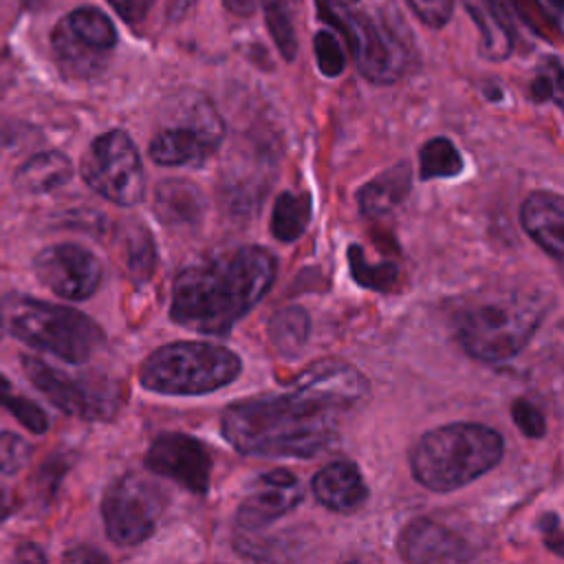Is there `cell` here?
I'll return each mask as SVG.
<instances>
[{
    "label": "cell",
    "mask_w": 564,
    "mask_h": 564,
    "mask_svg": "<svg viewBox=\"0 0 564 564\" xmlns=\"http://www.w3.org/2000/svg\"><path fill=\"white\" fill-rule=\"evenodd\" d=\"M242 370L240 357L212 341H172L152 350L141 368L139 381L145 390L167 397H192L216 392L231 383Z\"/></svg>",
    "instance_id": "cell-6"
},
{
    "label": "cell",
    "mask_w": 564,
    "mask_h": 564,
    "mask_svg": "<svg viewBox=\"0 0 564 564\" xmlns=\"http://www.w3.org/2000/svg\"><path fill=\"white\" fill-rule=\"evenodd\" d=\"M414 15L432 29H441L449 22L454 11V0H405Z\"/></svg>",
    "instance_id": "cell-34"
},
{
    "label": "cell",
    "mask_w": 564,
    "mask_h": 564,
    "mask_svg": "<svg viewBox=\"0 0 564 564\" xmlns=\"http://www.w3.org/2000/svg\"><path fill=\"white\" fill-rule=\"evenodd\" d=\"M29 381L62 412L86 421H108L121 405V390L108 379L68 377L37 357H22Z\"/></svg>",
    "instance_id": "cell-12"
},
{
    "label": "cell",
    "mask_w": 564,
    "mask_h": 564,
    "mask_svg": "<svg viewBox=\"0 0 564 564\" xmlns=\"http://www.w3.org/2000/svg\"><path fill=\"white\" fill-rule=\"evenodd\" d=\"M15 511V500H13V494L2 489L0 487V522L7 520L11 513Z\"/></svg>",
    "instance_id": "cell-40"
},
{
    "label": "cell",
    "mask_w": 564,
    "mask_h": 564,
    "mask_svg": "<svg viewBox=\"0 0 564 564\" xmlns=\"http://www.w3.org/2000/svg\"><path fill=\"white\" fill-rule=\"evenodd\" d=\"M359 0H328V4L333 7V9H348V7H352V4H357Z\"/></svg>",
    "instance_id": "cell-42"
},
{
    "label": "cell",
    "mask_w": 564,
    "mask_h": 564,
    "mask_svg": "<svg viewBox=\"0 0 564 564\" xmlns=\"http://www.w3.org/2000/svg\"><path fill=\"white\" fill-rule=\"evenodd\" d=\"M167 507L163 487L141 474L119 476L104 494L101 518L108 538L119 546H134L148 540Z\"/></svg>",
    "instance_id": "cell-11"
},
{
    "label": "cell",
    "mask_w": 564,
    "mask_h": 564,
    "mask_svg": "<svg viewBox=\"0 0 564 564\" xmlns=\"http://www.w3.org/2000/svg\"><path fill=\"white\" fill-rule=\"evenodd\" d=\"M154 258H156V251L150 234L145 231V227H137V231L126 238L128 271L137 280H145L154 269Z\"/></svg>",
    "instance_id": "cell-29"
},
{
    "label": "cell",
    "mask_w": 564,
    "mask_h": 564,
    "mask_svg": "<svg viewBox=\"0 0 564 564\" xmlns=\"http://www.w3.org/2000/svg\"><path fill=\"white\" fill-rule=\"evenodd\" d=\"M194 4H196V0H167V20L170 22L183 20Z\"/></svg>",
    "instance_id": "cell-38"
},
{
    "label": "cell",
    "mask_w": 564,
    "mask_h": 564,
    "mask_svg": "<svg viewBox=\"0 0 564 564\" xmlns=\"http://www.w3.org/2000/svg\"><path fill=\"white\" fill-rule=\"evenodd\" d=\"M410 185H412V170L403 161L381 172L377 178L366 183L357 194L361 214L368 218L388 216L408 196Z\"/></svg>",
    "instance_id": "cell-21"
},
{
    "label": "cell",
    "mask_w": 564,
    "mask_h": 564,
    "mask_svg": "<svg viewBox=\"0 0 564 564\" xmlns=\"http://www.w3.org/2000/svg\"><path fill=\"white\" fill-rule=\"evenodd\" d=\"M469 18L476 22L480 40L478 51L491 62H502L513 51V26L498 0H463Z\"/></svg>",
    "instance_id": "cell-19"
},
{
    "label": "cell",
    "mask_w": 564,
    "mask_h": 564,
    "mask_svg": "<svg viewBox=\"0 0 564 564\" xmlns=\"http://www.w3.org/2000/svg\"><path fill=\"white\" fill-rule=\"evenodd\" d=\"M311 333V317L302 306H286L275 311L269 319V339L282 357L300 352Z\"/></svg>",
    "instance_id": "cell-24"
},
{
    "label": "cell",
    "mask_w": 564,
    "mask_h": 564,
    "mask_svg": "<svg viewBox=\"0 0 564 564\" xmlns=\"http://www.w3.org/2000/svg\"><path fill=\"white\" fill-rule=\"evenodd\" d=\"M108 4L115 9V13L128 22V24H139L145 20L150 13L154 0H108Z\"/></svg>",
    "instance_id": "cell-35"
},
{
    "label": "cell",
    "mask_w": 564,
    "mask_h": 564,
    "mask_svg": "<svg viewBox=\"0 0 564 564\" xmlns=\"http://www.w3.org/2000/svg\"><path fill=\"white\" fill-rule=\"evenodd\" d=\"M264 18L269 33L286 62L295 59L297 53V35H295V18H297V0H262Z\"/></svg>",
    "instance_id": "cell-25"
},
{
    "label": "cell",
    "mask_w": 564,
    "mask_h": 564,
    "mask_svg": "<svg viewBox=\"0 0 564 564\" xmlns=\"http://www.w3.org/2000/svg\"><path fill=\"white\" fill-rule=\"evenodd\" d=\"M399 555L412 564L432 562H467L474 557L471 546L452 529L430 520L414 518L397 538Z\"/></svg>",
    "instance_id": "cell-16"
},
{
    "label": "cell",
    "mask_w": 564,
    "mask_h": 564,
    "mask_svg": "<svg viewBox=\"0 0 564 564\" xmlns=\"http://www.w3.org/2000/svg\"><path fill=\"white\" fill-rule=\"evenodd\" d=\"M156 218L170 227L196 225L205 214V198L198 185L185 178H167L154 194Z\"/></svg>",
    "instance_id": "cell-20"
},
{
    "label": "cell",
    "mask_w": 564,
    "mask_h": 564,
    "mask_svg": "<svg viewBox=\"0 0 564 564\" xmlns=\"http://www.w3.org/2000/svg\"><path fill=\"white\" fill-rule=\"evenodd\" d=\"M225 123L214 104L200 93L174 99L170 119L150 139V159L165 167L200 165L220 145Z\"/></svg>",
    "instance_id": "cell-8"
},
{
    "label": "cell",
    "mask_w": 564,
    "mask_h": 564,
    "mask_svg": "<svg viewBox=\"0 0 564 564\" xmlns=\"http://www.w3.org/2000/svg\"><path fill=\"white\" fill-rule=\"evenodd\" d=\"M531 97L535 101H555L562 106V64L557 57L544 59L535 79L531 82Z\"/></svg>",
    "instance_id": "cell-31"
},
{
    "label": "cell",
    "mask_w": 564,
    "mask_h": 564,
    "mask_svg": "<svg viewBox=\"0 0 564 564\" xmlns=\"http://www.w3.org/2000/svg\"><path fill=\"white\" fill-rule=\"evenodd\" d=\"M339 29L350 42L357 70L368 82L394 84L410 70L414 62L412 35L392 4L346 13Z\"/></svg>",
    "instance_id": "cell-7"
},
{
    "label": "cell",
    "mask_w": 564,
    "mask_h": 564,
    "mask_svg": "<svg viewBox=\"0 0 564 564\" xmlns=\"http://www.w3.org/2000/svg\"><path fill=\"white\" fill-rule=\"evenodd\" d=\"M348 260H350V273L357 280V284L372 289V291H388L397 278L399 271L392 262H379V264H368L364 251L359 245H350L348 249Z\"/></svg>",
    "instance_id": "cell-28"
},
{
    "label": "cell",
    "mask_w": 564,
    "mask_h": 564,
    "mask_svg": "<svg viewBox=\"0 0 564 564\" xmlns=\"http://www.w3.org/2000/svg\"><path fill=\"white\" fill-rule=\"evenodd\" d=\"M275 271V258L258 245L192 264L174 278L170 317L194 333L227 335L264 297Z\"/></svg>",
    "instance_id": "cell-2"
},
{
    "label": "cell",
    "mask_w": 564,
    "mask_h": 564,
    "mask_svg": "<svg viewBox=\"0 0 564 564\" xmlns=\"http://www.w3.org/2000/svg\"><path fill=\"white\" fill-rule=\"evenodd\" d=\"M544 317V300L524 289H489L467 300L454 315L463 350L487 364L516 357L531 341Z\"/></svg>",
    "instance_id": "cell-3"
},
{
    "label": "cell",
    "mask_w": 564,
    "mask_h": 564,
    "mask_svg": "<svg viewBox=\"0 0 564 564\" xmlns=\"http://www.w3.org/2000/svg\"><path fill=\"white\" fill-rule=\"evenodd\" d=\"M82 178L106 200L130 207L143 198L145 176L134 141L123 130L99 134L79 163Z\"/></svg>",
    "instance_id": "cell-10"
},
{
    "label": "cell",
    "mask_w": 564,
    "mask_h": 564,
    "mask_svg": "<svg viewBox=\"0 0 564 564\" xmlns=\"http://www.w3.org/2000/svg\"><path fill=\"white\" fill-rule=\"evenodd\" d=\"M511 416L518 425V430L529 438H542L546 434V421L540 408H535L527 399H516L511 405Z\"/></svg>",
    "instance_id": "cell-33"
},
{
    "label": "cell",
    "mask_w": 564,
    "mask_h": 564,
    "mask_svg": "<svg viewBox=\"0 0 564 564\" xmlns=\"http://www.w3.org/2000/svg\"><path fill=\"white\" fill-rule=\"evenodd\" d=\"M145 469L170 478L192 494H205L209 489L212 456L207 447L181 432L159 434L145 452Z\"/></svg>",
    "instance_id": "cell-14"
},
{
    "label": "cell",
    "mask_w": 564,
    "mask_h": 564,
    "mask_svg": "<svg viewBox=\"0 0 564 564\" xmlns=\"http://www.w3.org/2000/svg\"><path fill=\"white\" fill-rule=\"evenodd\" d=\"M313 48H315V59L317 68L326 77H337L346 68V55L339 44V37L326 29L317 31L313 37Z\"/></svg>",
    "instance_id": "cell-30"
},
{
    "label": "cell",
    "mask_w": 564,
    "mask_h": 564,
    "mask_svg": "<svg viewBox=\"0 0 564 564\" xmlns=\"http://www.w3.org/2000/svg\"><path fill=\"white\" fill-rule=\"evenodd\" d=\"M37 280L64 300H88L101 284V262L86 247L62 242L44 247L35 260Z\"/></svg>",
    "instance_id": "cell-13"
},
{
    "label": "cell",
    "mask_w": 564,
    "mask_h": 564,
    "mask_svg": "<svg viewBox=\"0 0 564 564\" xmlns=\"http://www.w3.org/2000/svg\"><path fill=\"white\" fill-rule=\"evenodd\" d=\"M73 176V163L64 152L48 150L24 161L13 176V183L24 194H46L62 187Z\"/></svg>",
    "instance_id": "cell-22"
},
{
    "label": "cell",
    "mask_w": 564,
    "mask_h": 564,
    "mask_svg": "<svg viewBox=\"0 0 564 564\" xmlns=\"http://www.w3.org/2000/svg\"><path fill=\"white\" fill-rule=\"evenodd\" d=\"M522 229L555 260L564 256V200L555 192H533L520 209Z\"/></svg>",
    "instance_id": "cell-18"
},
{
    "label": "cell",
    "mask_w": 564,
    "mask_h": 564,
    "mask_svg": "<svg viewBox=\"0 0 564 564\" xmlns=\"http://www.w3.org/2000/svg\"><path fill=\"white\" fill-rule=\"evenodd\" d=\"M0 408H4L20 425H24L33 434H44L48 430V419L44 410L29 397L20 394L4 375H0Z\"/></svg>",
    "instance_id": "cell-27"
},
{
    "label": "cell",
    "mask_w": 564,
    "mask_h": 564,
    "mask_svg": "<svg viewBox=\"0 0 564 564\" xmlns=\"http://www.w3.org/2000/svg\"><path fill=\"white\" fill-rule=\"evenodd\" d=\"M505 441L482 423H449L425 432L410 452V469L419 485L447 494L469 485L500 463Z\"/></svg>",
    "instance_id": "cell-4"
},
{
    "label": "cell",
    "mask_w": 564,
    "mask_h": 564,
    "mask_svg": "<svg viewBox=\"0 0 564 564\" xmlns=\"http://www.w3.org/2000/svg\"><path fill=\"white\" fill-rule=\"evenodd\" d=\"M463 172V159L447 137L430 139L419 152V174L423 181L449 178Z\"/></svg>",
    "instance_id": "cell-26"
},
{
    "label": "cell",
    "mask_w": 564,
    "mask_h": 564,
    "mask_svg": "<svg viewBox=\"0 0 564 564\" xmlns=\"http://www.w3.org/2000/svg\"><path fill=\"white\" fill-rule=\"evenodd\" d=\"M64 560H70V562H106L108 557L95 549H88V546H77L73 551H68L64 555Z\"/></svg>",
    "instance_id": "cell-37"
},
{
    "label": "cell",
    "mask_w": 564,
    "mask_h": 564,
    "mask_svg": "<svg viewBox=\"0 0 564 564\" xmlns=\"http://www.w3.org/2000/svg\"><path fill=\"white\" fill-rule=\"evenodd\" d=\"M315 500L337 513H352L368 500V485L359 467L350 460L324 465L311 480Z\"/></svg>",
    "instance_id": "cell-17"
},
{
    "label": "cell",
    "mask_w": 564,
    "mask_h": 564,
    "mask_svg": "<svg viewBox=\"0 0 564 564\" xmlns=\"http://www.w3.org/2000/svg\"><path fill=\"white\" fill-rule=\"evenodd\" d=\"M302 500V485L289 469L260 474L236 511V524L242 531H256L295 509Z\"/></svg>",
    "instance_id": "cell-15"
},
{
    "label": "cell",
    "mask_w": 564,
    "mask_h": 564,
    "mask_svg": "<svg viewBox=\"0 0 564 564\" xmlns=\"http://www.w3.org/2000/svg\"><path fill=\"white\" fill-rule=\"evenodd\" d=\"M370 397L368 379L341 359H319L280 394L231 403L220 416L225 441L245 456L311 458L337 438V419Z\"/></svg>",
    "instance_id": "cell-1"
},
{
    "label": "cell",
    "mask_w": 564,
    "mask_h": 564,
    "mask_svg": "<svg viewBox=\"0 0 564 564\" xmlns=\"http://www.w3.org/2000/svg\"><path fill=\"white\" fill-rule=\"evenodd\" d=\"M223 4H225V9H227L229 13L240 15V18H247V15H251V13L256 11L258 0H223Z\"/></svg>",
    "instance_id": "cell-39"
},
{
    "label": "cell",
    "mask_w": 564,
    "mask_h": 564,
    "mask_svg": "<svg viewBox=\"0 0 564 564\" xmlns=\"http://www.w3.org/2000/svg\"><path fill=\"white\" fill-rule=\"evenodd\" d=\"M31 458V445L13 434V432H0V471L2 474H15L20 471Z\"/></svg>",
    "instance_id": "cell-32"
},
{
    "label": "cell",
    "mask_w": 564,
    "mask_h": 564,
    "mask_svg": "<svg viewBox=\"0 0 564 564\" xmlns=\"http://www.w3.org/2000/svg\"><path fill=\"white\" fill-rule=\"evenodd\" d=\"M535 4V9L544 15V20L560 31V22H562V9H564V0H531Z\"/></svg>",
    "instance_id": "cell-36"
},
{
    "label": "cell",
    "mask_w": 564,
    "mask_h": 564,
    "mask_svg": "<svg viewBox=\"0 0 564 564\" xmlns=\"http://www.w3.org/2000/svg\"><path fill=\"white\" fill-rule=\"evenodd\" d=\"M313 218V198L311 194L282 192L273 205L271 231L280 242L297 240Z\"/></svg>",
    "instance_id": "cell-23"
},
{
    "label": "cell",
    "mask_w": 564,
    "mask_h": 564,
    "mask_svg": "<svg viewBox=\"0 0 564 564\" xmlns=\"http://www.w3.org/2000/svg\"><path fill=\"white\" fill-rule=\"evenodd\" d=\"M18 557H20V560H40V562H42V560H46V557H44V553H42V551H37L35 546H31V544H29V546H22V549H20V553H18Z\"/></svg>",
    "instance_id": "cell-41"
},
{
    "label": "cell",
    "mask_w": 564,
    "mask_h": 564,
    "mask_svg": "<svg viewBox=\"0 0 564 564\" xmlns=\"http://www.w3.org/2000/svg\"><path fill=\"white\" fill-rule=\"evenodd\" d=\"M0 328L68 364L88 361L104 344L101 328L88 315L20 293L0 300Z\"/></svg>",
    "instance_id": "cell-5"
},
{
    "label": "cell",
    "mask_w": 564,
    "mask_h": 564,
    "mask_svg": "<svg viewBox=\"0 0 564 564\" xmlns=\"http://www.w3.org/2000/svg\"><path fill=\"white\" fill-rule=\"evenodd\" d=\"M51 46L64 77L93 79L108 66L117 46V31L104 11L79 7L55 24Z\"/></svg>",
    "instance_id": "cell-9"
}]
</instances>
